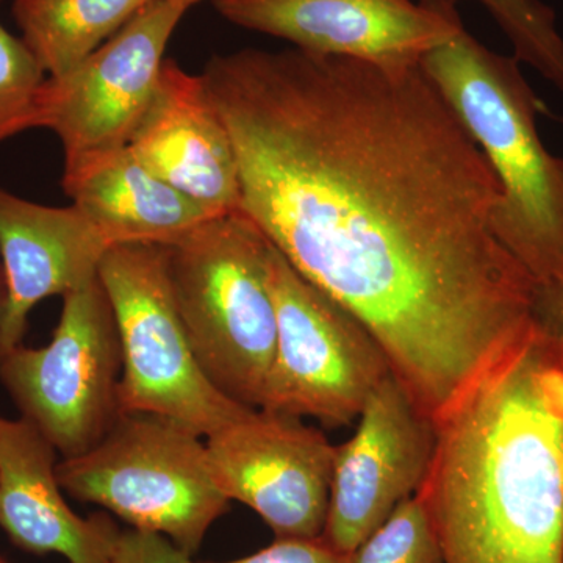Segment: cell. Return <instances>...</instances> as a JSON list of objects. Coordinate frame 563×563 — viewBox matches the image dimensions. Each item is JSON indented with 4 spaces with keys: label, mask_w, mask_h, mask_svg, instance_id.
<instances>
[{
    "label": "cell",
    "mask_w": 563,
    "mask_h": 563,
    "mask_svg": "<svg viewBox=\"0 0 563 563\" xmlns=\"http://www.w3.org/2000/svg\"><path fill=\"white\" fill-rule=\"evenodd\" d=\"M202 77L240 210L365 325L426 417L542 325L537 285L495 232L498 179L421 65L242 49Z\"/></svg>",
    "instance_id": "cell-1"
},
{
    "label": "cell",
    "mask_w": 563,
    "mask_h": 563,
    "mask_svg": "<svg viewBox=\"0 0 563 563\" xmlns=\"http://www.w3.org/2000/svg\"><path fill=\"white\" fill-rule=\"evenodd\" d=\"M435 424L418 495L444 563H563V339L540 325Z\"/></svg>",
    "instance_id": "cell-2"
},
{
    "label": "cell",
    "mask_w": 563,
    "mask_h": 563,
    "mask_svg": "<svg viewBox=\"0 0 563 563\" xmlns=\"http://www.w3.org/2000/svg\"><path fill=\"white\" fill-rule=\"evenodd\" d=\"M420 65L490 163L501 188L496 235L537 285L540 320L551 325L563 312V161L537 129L547 107L520 62L488 49L465 25Z\"/></svg>",
    "instance_id": "cell-3"
},
{
    "label": "cell",
    "mask_w": 563,
    "mask_h": 563,
    "mask_svg": "<svg viewBox=\"0 0 563 563\" xmlns=\"http://www.w3.org/2000/svg\"><path fill=\"white\" fill-rule=\"evenodd\" d=\"M165 247L174 301L202 372L233 401L261 409L277 343L272 242L239 210Z\"/></svg>",
    "instance_id": "cell-4"
},
{
    "label": "cell",
    "mask_w": 563,
    "mask_h": 563,
    "mask_svg": "<svg viewBox=\"0 0 563 563\" xmlns=\"http://www.w3.org/2000/svg\"><path fill=\"white\" fill-rule=\"evenodd\" d=\"M201 439L158 415L121 413L92 450L58 462V481L70 498L192 555L231 504Z\"/></svg>",
    "instance_id": "cell-5"
},
{
    "label": "cell",
    "mask_w": 563,
    "mask_h": 563,
    "mask_svg": "<svg viewBox=\"0 0 563 563\" xmlns=\"http://www.w3.org/2000/svg\"><path fill=\"white\" fill-rule=\"evenodd\" d=\"M98 277L120 336L121 413L158 415L207 439L252 409L202 372L174 301L165 246H111Z\"/></svg>",
    "instance_id": "cell-6"
},
{
    "label": "cell",
    "mask_w": 563,
    "mask_h": 563,
    "mask_svg": "<svg viewBox=\"0 0 563 563\" xmlns=\"http://www.w3.org/2000/svg\"><path fill=\"white\" fill-rule=\"evenodd\" d=\"M121 374L117 321L99 277L63 298L46 346L0 354V383L63 459L88 453L118 420Z\"/></svg>",
    "instance_id": "cell-7"
},
{
    "label": "cell",
    "mask_w": 563,
    "mask_h": 563,
    "mask_svg": "<svg viewBox=\"0 0 563 563\" xmlns=\"http://www.w3.org/2000/svg\"><path fill=\"white\" fill-rule=\"evenodd\" d=\"M269 284L277 343L261 409L346 426L391 369L357 318L320 290L272 243Z\"/></svg>",
    "instance_id": "cell-8"
},
{
    "label": "cell",
    "mask_w": 563,
    "mask_h": 563,
    "mask_svg": "<svg viewBox=\"0 0 563 563\" xmlns=\"http://www.w3.org/2000/svg\"><path fill=\"white\" fill-rule=\"evenodd\" d=\"M185 13L169 0H152L76 68L46 77L33 129L57 135L65 168L129 146L157 87L166 46Z\"/></svg>",
    "instance_id": "cell-9"
},
{
    "label": "cell",
    "mask_w": 563,
    "mask_h": 563,
    "mask_svg": "<svg viewBox=\"0 0 563 563\" xmlns=\"http://www.w3.org/2000/svg\"><path fill=\"white\" fill-rule=\"evenodd\" d=\"M229 501L254 510L276 539H320L336 446L301 418L247 409L206 440Z\"/></svg>",
    "instance_id": "cell-10"
},
{
    "label": "cell",
    "mask_w": 563,
    "mask_h": 563,
    "mask_svg": "<svg viewBox=\"0 0 563 563\" xmlns=\"http://www.w3.org/2000/svg\"><path fill=\"white\" fill-rule=\"evenodd\" d=\"M437 424L393 374L366 399L354 435L336 446L321 539L352 555L399 504L420 490L435 451Z\"/></svg>",
    "instance_id": "cell-11"
},
{
    "label": "cell",
    "mask_w": 563,
    "mask_h": 563,
    "mask_svg": "<svg viewBox=\"0 0 563 563\" xmlns=\"http://www.w3.org/2000/svg\"><path fill=\"white\" fill-rule=\"evenodd\" d=\"M224 20L288 41L296 49L352 58L383 68L420 65L461 31L413 0H213Z\"/></svg>",
    "instance_id": "cell-12"
},
{
    "label": "cell",
    "mask_w": 563,
    "mask_h": 563,
    "mask_svg": "<svg viewBox=\"0 0 563 563\" xmlns=\"http://www.w3.org/2000/svg\"><path fill=\"white\" fill-rule=\"evenodd\" d=\"M128 147L151 173L211 213L242 209L235 147L202 74L195 76L165 58Z\"/></svg>",
    "instance_id": "cell-13"
},
{
    "label": "cell",
    "mask_w": 563,
    "mask_h": 563,
    "mask_svg": "<svg viewBox=\"0 0 563 563\" xmlns=\"http://www.w3.org/2000/svg\"><path fill=\"white\" fill-rule=\"evenodd\" d=\"M110 244L76 206L51 207L0 188V354L20 346L32 310L98 279Z\"/></svg>",
    "instance_id": "cell-14"
},
{
    "label": "cell",
    "mask_w": 563,
    "mask_h": 563,
    "mask_svg": "<svg viewBox=\"0 0 563 563\" xmlns=\"http://www.w3.org/2000/svg\"><path fill=\"white\" fill-rule=\"evenodd\" d=\"M57 455L31 421L0 417V528L25 553L109 563L122 531L109 515L84 518L70 509Z\"/></svg>",
    "instance_id": "cell-15"
},
{
    "label": "cell",
    "mask_w": 563,
    "mask_h": 563,
    "mask_svg": "<svg viewBox=\"0 0 563 563\" xmlns=\"http://www.w3.org/2000/svg\"><path fill=\"white\" fill-rule=\"evenodd\" d=\"M62 184L110 246H166L220 217L151 173L129 147L66 166Z\"/></svg>",
    "instance_id": "cell-16"
},
{
    "label": "cell",
    "mask_w": 563,
    "mask_h": 563,
    "mask_svg": "<svg viewBox=\"0 0 563 563\" xmlns=\"http://www.w3.org/2000/svg\"><path fill=\"white\" fill-rule=\"evenodd\" d=\"M152 0H13L14 21L46 77L80 65Z\"/></svg>",
    "instance_id": "cell-17"
},
{
    "label": "cell",
    "mask_w": 563,
    "mask_h": 563,
    "mask_svg": "<svg viewBox=\"0 0 563 563\" xmlns=\"http://www.w3.org/2000/svg\"><path fill=\"white\" fill-rule=\"evenodd\" d=\"M426 9L453 16L465 0H418ZM483 3L514 47V57L539 70L563 91V38L554 10L542 0H476Z\"/></svg>",
    "instance_id": "cell-18"
},
{
    "label": "cell",
    "mask_w": 563,
    "mask_h": 563,
    "mask_svg": "<svg viewBox=\"0 0 563 563\" xmlns=\"http://www.w3.org/2000/svg\"><path fill=\"white\" fill-rule=\"evenodd\" d=\"M351 563H444L439 537L421 496L399 504L352 553Z\"/></svg>",
    "instance_id": "cell-19"
},
{
    "label": "cell",
    "mask_w": 563,
    "mask_h": 563,
    "mask_svg": "<svg viewBox=\"0 0 563 563\" xmlns=\"http://www.w3.org/2000/svg\"><path fill=\"white\" fill-rule=\"evenodd\" d=\"M46 74L21 36L0 24V143L33 129Z\"/></svg>",
    "instance_id": "cell-20"
},
{
    "label": "cell",
    "mask_w": 563,
    "mask_h": 563,
    "mask_svg": "<svg viewBox=\"0 0 563 563\" xmlns=\"http://www.w3.org/2000/svg\"><path fill=\"white\" fill-rule=\"evenodd\" d=\"M351 558L352 555L333 550L320 537V539H276L269 547L246 558L213 563H351Z\"/></svg>",
    "instance_id": "cell-21"
},
{
    "label": "cell",
    "mask_w": 563,
    "mask_h": 563,
    "mask_svg": "<svg viewBox=\"0 0 563 563\" xmlns=\"http://www.w3.org/2000/svg\"><path fill=\"white\" fill-rule=\"evenodd\" d=\"M109 563H195L172 540L158 533L125 529Z\"/></svg>",
    "instance_id": "cell-22"
},
{
    "label": "cell",
    "mask_w": 563,
    "mask_h": 563,
    "mask_svg": "<svg viewBox=\"0 0 563 563\" xmlns=\"http://www.w3.org/2000/svg\"><path fill=\"white\" fill-rule=\"evenodd\" d=\"M559 122L563 125V117H558ZM548 331L555 333V335L561 336L563 339V312L559 314L558 320L553 322V324L550 325V328H547Z\"/></svg>",
    "instance_id": "cell-23"
},
{
    "label": "cell",
    "mask_w": 563,
    "mask_h": 563,
    "mask_svg": "<svg viewBox=\"0 0 563 563\" xmlns=\"http://www.w3.org/2000/svg\"><path fill=\"white\" fill-rule=\"evenodd\" d=\"M174 5L180 7L185 11L192 9V7L198 5V3L203 2V0H169Z\"/></svg>",
    "instance_id": "cell-24"
},
{
    "label": "cell",
    "mask_w": 563,
    "mask_h": 563,
    "mask_svg": "<svg viewBox=\"0 0 563 563\" xmlns=\"http://www.w3.org/2000/svg\"><path fill=\"white\" fill-rule=\"evenodd\" d=\"M3 288H5V284H3L2 265H0V299H2L3 296Z\"/></svg>",
    "instance_id": "cell-25"
},
{
    "label": "cell",
    "mask_w": 563,
    "mask_h": 563,
    "mask_svg": "<svg viewBox=\"0 0 563 563\" xmlns=\"http://www.w3.org/2000/svg\"><path fill=\"white\" fill-rule=\"evenodd\" d=\"M0 563H9L5 561V559L0 558Z\"/></svg>",
    "instance_id": "cell-26"
}]
</instances>
